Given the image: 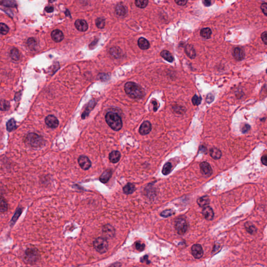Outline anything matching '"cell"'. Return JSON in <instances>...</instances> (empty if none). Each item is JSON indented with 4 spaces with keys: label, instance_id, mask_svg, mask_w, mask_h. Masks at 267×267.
<instances>
[{
    "label": "cell",
    "instance_id": "cell-40",
    "mask_svg": "<svg viewBox=\"0 0 267 267\" xmlns=\"http://www.w3.org/2000/svg\"><path fill=\"white\" fill-rule=\"evenodd\" d=\"M135 246H135L136 248L139 251H142L143 250H144L145 247V245L144 244H142V243L139 242H136V243L135 244Z\"/></svg>",
    "mask_w": 267,
    "mask_h": 267
},
{
    "label": "cell",
    "instance_id": "cell-21",
    "mask_svg": "<svg viewBox=\"0 0 267 267\" xmlns=\"http://www.w3.org/2000/svg\"><path fill=\"white\" fill-rule=\"evenodd\" d=\"M210 154L212 158L215 160L220 159L222 156V152L219 149L216 148H212L210 150Z\"/></svg>",
    "mask_w": 267,
    "mask_h": 267
},
{
    "label": "cell",
    "instance_id": "cell-10",
    "mask_svg": "<svg viewBox=\"0 0 267 267\" xmlns=\"http://www.w3.org/2000/svg\"><path fill=\"white\" fill-rule=\"evenodd\" d=\"M152 125L150 122L145 121L140 126L139 132L141 135H146L150 133L151 131Z\"/></svg>",
    "mask_w": 267,
    "mask_h": 267
},
{
    "label": "cell",
    "instance_id": "cell-8",
    "mask_svg": "<svg viewBox=\"0 0 267 267\" xmlns=\"http://www.w3.org/2000/svg\"><path fill=\"white\" fill-rule=\"evenodd\" d=\"M45 123L47 126L52 129L56 128L59 124V122L58 121V119L52 115H49L46 116L45 119Z\"/></svg>",
    "mask_w": 267,
    "mask_h": 267
},
{
    "label": "cell",
    "instance_id": "cell-44",
    "mask_svg": "<svg viewBox=\"0 0 267 267\" xmlns=\"http://www.w3.org/2000/svg\"><path fill=\"white\" fill-rule=\"evenodd\" d=\"M261 39L263 41V43L266 45L267 44V31H265L261 34Z\"/></svg>",
    "mask_w": 267,
    "mask_h": 267
},
{
    "label": "cell",
    "instance_id": "cell-32",
    "mask_svg": "<svg viewBox=\"0 0 267 267\" xmlns=\"http://www.w3.org/2000/svg\"><path fill=\"white\" fill-rule=\"evenodd\" d=\"M9 31V28L4 23H0V33L3 35H6Z\"/></svg>",
    "mask_w": 267,
    "mask_h": 267
},
{
    "label": "cell",
    "instance_id": "cell-27",
    "mask_svg": "<svg viewBox=\"0 0 267 267\" xmlns=\"http://www.w3.org/2000/svg\"><path fill=\"white\" fill-rule=\"evenodd\" d=\"M8 203L5 199L0 197V212H4L8 210Z\"/></svg>",
    "mask_w": 267,
    "mask_h": 267
},
{
    "label": "cell",
    "instance_id": "cell-46",
    "mask_svg": "<svg viewBox=\"0 0 267 267\" xmlns=\"http://www.w3.org/2000/svg\"><path fill=\"white\" fill-rule=\"evenodd\" d=\"M202 3L205 6H210L212 4L211 1H210V0H203Z\"/></svg>",
    "mask_w": 267,
    "mask_h": 267
},
{
    "label": "cell",
    "instance_id": "cell-29",
    "mask_svg": "<svg viewBox=\"0 0 267 267\" xmlns=\"http://www.w3.org/2000/svg\"><path fill=\"white\" fill-rule=\"evenodd\" d=\"M172 166L171 163L167 162L164 165L162 170V173H163L164 175H168L172 171Z\"/></svg>",
    "mask_w": 267,
    "mask_h": 267
},
{
    "label": "cell",
    "instance_id": "cell-33",
    "mask_svg": "<svg viewBox=\"0 0 267 267\" xmlns=\"http://www.w3.org/2000/svg\"><path fill=\"white\" fill-rule=\"evenodd\" d=\"M105 24H106L105 20L103 18H98L96 20V24L97 27L100 29L103 28L105 26Z\"/></svg>",
    "mask_w": 267,
    "mask_h": 267
},
{
    "label": "cell",
    "instance_id": "cell-2",
    "mask_svg": "<svg viewBox=\"0 0 267 267\" xmlns=\"http://www.w3.org/2000/svg\"><path fill=\"white\" fill-rule=\"evenodd\" d=\"M106 121L108 125L113 130L119 131L123 126L121 118L117 113L113 112H108L106 114Z\"/></svg>",
    "mask_w": 267,
    "mask_h": 267
},
{
    "label": "cell",
    "instance_id": "cell-20",
    "mask_svg": "<svg viewBox=\"0 0 267 267\" xmlns=\"http://www.w3.org/2000/svg\"><path fill=\"white\" fill-rule=\"evenodd\" d=\"M103 232L106 237H111L113 236L114 230L111 225H106L103 228Z\"/></svg>",
    "mask_w": 267,
    "mask_h": 267
},
{
    "label": "cell",
    "instance_id": "cell-18",
    "mask_svg": "<svg viewBox=\"0 0 267 267\" xmlns=\"http://www.w3.org/2000/svg\"><path fill=\"white\" fill-rule=\"evenodd\" d=\"M139 47L142 50H147L149 48L150 43L147 39L144 38H140L138 40Z\"/></svg>",
    "mask_w": 267,
    "mask_h": 267
},
{
    "label": "cell",
    "instance_id": "cell-14",
    "mask_svg": "<svg viewBox=\"0 0 267 267\" xmlns=\"http://www.w3.org/2000/svg\"><path fill=\"white\" fill-rule=\"evenodd\" d=\"M51 37L53 40L56 43H59L63 40L64 39V35L61 31L56 29L52 31L51 33Z\"/></svg>",
    "mask_w": 267,
    "mask_h": 267
},
{
    "label": "cell",
    "instance_id": "cell-34",
    "mask_svg": "<svg viewBox=\"0 0 267 267\" xmlns=\"http://www.w3.org/2000/svg\"><path fill=\"white\" fill-rule=\"evenodd\" d=\"M148 4V1L147 0H139L135 1V4L138 8H146Z\"/></svg>",
    "mask_w": 267,
    "mask_h": 267
},
{
    "label": "cell",
    "instance_id": "cell-28",
    "mask_svg": "<svg viewBox=\"0 0 267 267\" xmlns=\"http://www.w3.org/2000/svg\"><path fill=\"white\" fill-rule=\"evenodd\" d=\"M10 56L12 58V60L14 61H18L20 58V54L19 51L17 49L13 48L11 50L10 52Z\"/></svg>",
    "mask_w": 267,
    "mask_h": 267
},
{
    "label": "cell",
    "instance_id": "cell-6",
    "mask_svg": "<svg viewBox=\"0 0 267 267\" xmlns=\"http://www.w3.org/2000/svg\"><path fill=\"white\" fill-rule=\"evenodd\" d=\"M78 162L81 168L84 170H88L91 166V160L86 156H80L78 159Z\"/></svg>",
    "mask_w": 267,
    "mask_h": 267
},
{
    "label": "cell",
    "instance_id": "cell-36",
    "mask_svg": "<svg viewBox=\"0 0 267 267\" xmlns=\"http://www.w3.org/2000/svg\"><path fill=\"white\" fill-rule=\"evenodd\" d=\"M174 213H175V212L173 211L172 210L167 209L165 210L164 211L162 212L161 214H160V215L162 217H163L167 218L169 217L171 215H173Z\"/></svg>",
    "mask_w": 267,
    "mask_h": 267
},
{
    "label": "cell",
    "instance_id": "cell-45",
    "mask_svg": "<svg viewBox=\"0 0 267 267\" xmlns=\"http://www.w3.org/2000/svg\"><path fill=\"white\" fill-rule=\"evenodd\" d=\"M213 99H214V97H213V95L211 94H208L207 96V99H206L207 102L208 103H210L212 102L213 101Z\"/></svg>",
    "mask_w": 267,
    "mask_h": 267
},
{
    "label": "cell",
    "instance_id": "cell-48",
    "mask_svg": "<svg viewBox=\"0 0 267 267\" xmlns=\"http://www.w3.org/2000/svg\"><path fill=\"white\" fill-rule=\"evenodd\" d=\"M46 12H48V13H51V12H53V10H54V8L52 6H48V7H46Z\"/></svg>",
    "mask_w": 267,
    "mask_h": 267
},
{
    "label": "cell",
    "instance_id": "cell-7",
    "mask_svg": "<svg viewBox=\"0 0 267 267\" xmlns=\"http://www.w3.org/2000/svg\"><path fill=\"white\" fill-rule=\"evenodd\" d=\"M200 171L205 176L209 177L212 174V169L209 164L207 162H202L200 164Z\"/></svg>",
    "mask_w": 267,
    "mask_h": 267
},
{
    "label": "cell",
    "instance_id": "cell-17",
    "mask_svg": "<svg viewBox=\"0 0 267 267\" xmlns=\"http://www.w3.org/2000/svg\"><path fill=\"white\" fill-rule=\"evenodd\" d=\"M123 192L125 194H132L136 190V187L134 184L131 183H129L123 187Z\"/></svg>",
    "mask_w": 267,
    "mask_h": 267
},
{
    "label": "cell",
    "instance_id": "cell-26",
    "mask_svg": "<svg viewBox=\"0 0 267 267\" xmlns=\"http://www.w3.org/2000/svg\"><path fill=\"white\" fill-rule=\"evenodd\" d=\"M116 13L119 16H124L126 14V10L124 6L121 4L117 5L116 8Z\"/></svg>",
    "mask_w": 267,
    "mask_h": 267
},
{
    "label": "cell",
    "instance_id": "cell-47",
    "mask_svg": "<svg viewBox=\"0 0 267 267\" xmlns=\"http://www.w3.org/2000/svg\"><path fill=\"white\" fill-rule=\"evenodd\" d=\"M261 162L262 163L265 165H267V157L266 155L263 156L261 158Z\"/></svg>",
    "mask_w": 267,
    "mask_h": 267
},
{
    "label": "cell",
    "instance_id": "cell-11",
    "mask_svg": "<svg viewBox=\"0 0 267 267\" xmlns=\"http://www.w3.org/2000/svg\"><path fill=\"white\" fill-rule=\"evenodd\" d=\"M75 26L76 29L79 31L84 32L88 29V25L86 21L83 19H78L75 21Z\"/></svg>",
    "mask_w": 267,
    "mask_h": 267
},
{
    "label": "cell",
    "instance_id": "cell-13",
    "mask_svg": "<svg viewBox=\"0 0 267 267\" xmlns=\"http://www.w3.org/2000/svg\"><path fill=\"white\" fill-rule=\"evenodd\" d=\"M202 212L204 217L206 220L210 221L213 219L214 212L212 209L209 206H207L204 207Z\"/></svg>",
    "mask_w": 267,
    "mask_h": 267
},
{
    "label": "cell",
    "instance_id": "cell-4",
    "mask_svg": "<svg viewBox=\"0 0 267 267\" xmlns=\"http://www.w3.org/2000/svg\"><path fill=\"white\" fill-rule=\"evenodd\" d=\"M94 246L97 252L100 254H103L108 250V243L105 238L99 237L95 240Z\"/></svg>",
    "mask_w": 267,
    "mask_h": 267
},
{
    "label": "cell",
    "instance_id": "cell-12",
    "mask_svg": "<svg viewBox=\"0 0 267 267\" xmlns=\"http://www.w3.org/2000/svg\"><path fill=\"white\" fill-rule=\"evenodd\" d=\"M233 56L237 61H242L245 58V52L242 49L237 47L233 51Z\"/></svg>",
    "mask_w": 267,
    "mask_h": 267
},
{
    "label": "cell",
    "instance_id": "cell-31",
    "mask_svg": "<svg viewBox=\"0 0 267 267\" xmlns=\"http://www.w3.org/2000/svg\"><path fill=\"white\" fill-rule=\"evenodd\" d=\"M0 4L6 7H16L17 5L15 1H2L0 2Z\"/></svg>",
    "mask_w": 267,
    "mask_h": 267
},
{
    "label": "cell",
    "instance_id": "cell-3",
    "mask_svg": "<svg viewBox=\"0 0 267 267\" xmlns=\"http://www.w3.org/2000/svg\"><path fill=\"white\" fill-rule=\"evenodd\" d=\"M26 142L33 147H39L44 144V139L36 133H29L26 136Z\"/></svg>",
    "mask_w": 267,
    "mask_h": 267
},
{
    "label": "cell",
    "instance_id": "cell-16",
    "mask_svg": "<svg viewBox=\"0 0 267 267\" xmlns=\"http://www.w3.org/2000/svg\"><path fill=\"white\" fill-rule=\"evenodd\" d=\"M112 171L111 170H106L100 176L99 180L102 183H106L109 181L110 179H111L112 177Z\"/></svg>",
    "mask_w": 267,
    "mask_h": 267
},
{
    "label": "cell",
    "instance_id": "cell-35",
    "mask_svg": "<svg viewBox=\"0 0 267 267\" xmlns=\"http://www.w3.org/2000/svg\"><path fill=\"white\" fill-rule=\"evenodd\" d=\"M245 226L247 231H248V232L250 233H251V234L254 233L256 231V229L254 225L252 224V223H246Z\"/></svg>",
    "mask_w": 267,
    "mask_h": 267
},
{
    "label": "cell",
    "instance_id": "cell-1",
    "mask_svg": "<svg viewBox=\"0 0 267 267\" xmlns=\"http://www.w3.org/2000/svg\"><path fill=\"white\" fill-rule=\"evenodd\" d=\"M125 92L133 99H141L145 96L144 91L142 88L133 82H128L124 86Z\"/></svg>",
    "mask_w": 267,
    "mask_h": 267
},
{
    "label": "cell",
    "instance_id": "cell-38",
    "mask_svg": "<svg viewBox=\"0 0 267 267\" xmlns=\"http://www.w3.org/2000/svg\"><path fill=\"white\" fill-rule=\"evenodd\" d=\"M27 44H28V46H29L30 48L34 49L36 47V41L35 39L33 38H30L28 39Z\"/></svg>",
    "mask_w": 267,
    "mask_h": 267
},
{
    "label": "cell",
    "instance_id": "cell-41",
    "mask_svg": "<svg viewBox=\"0 0 267 267\" xmlns=\"http://www.w3.org/2000/svg\"><path fill=\"white\" fill-rule=\"evenodd\" d=\"M21 213V209L18 210L16 212L15 214V215L14 216V217L13 218V219H12V222H15L17 220L18 218L19 217V215H20Z\"/></svg>",
    "mask_w": 267,
    "mask_h": 267
},
{
    "label": "cell",
    "instance_id": "cell-24",
    "mask_svg": "<svg viewBox=\"0 0 267 267\" xmlns=\"http://www.w3.org/2000/svg\"><path fill=\"white\" fill-rule=\"evenodd\" d=\"M200 36L206 39H209L212 35V31L209 28H202L200 32Z\"/></svg>",
    "mask_w": 267,
    "mask_h": 267
},
{
    "label": "cell",
    "instance_id": "cell-30",
    "mask_svg": "<svg viewBox=\"0 0 267 267\" xmlns=\"http://www.w3.org/2000/svg\"><path fill=\"white\" fill-rule=\"evenodd\" d=\"M10 108V104L5 100H0V110L8 111Z\"/></svg>",
    "mask_w": 267,
    "mask_h": 267
},
{
    "label": "cell",
    "instance_id": "cell-37",
    "mask_svg": "<svg viewBox=\"0 0 267 267\" xmlns=\"http://www.w3.org/2000/svg\"><path fill=\"white\" fill-rule=\"evenodd\" d=\"M202 98L201 97L198 96L197 95H195L192 99V103L194 106H199L202 102Z\"/></svg>",
    "mask_w": 267,
    "mask_h": 267
},
{
    "label": "cell",
    "instance_id": "cell-9",
    "mask_svg": "<svg viewBox=\"0 0 267 267\" xmlns=\"http://www.w3.org/2000/svg\"><path fill=\"white\" fill-rule=\"evenodd\" d=\"M192 253L196 259H199L204 255V251L202 246L199 244H195L192 247Z\"/></svg>",
    "mask_w": 267,
    "mask_h": 267
},
{
    "label": "cell",
    "instance_id": "cell-5",
    "mask_svg": "<svg viewBox=\"0 0 267 267\" xmlns=\"http://www.w3.org/2000/svg\"><path fill=\"white\" fill-rule=\"evenodd\" d=\"M175 227L179 234H184L186 233L188 228L186 221L183 218L176 219L175 221Z\"/></svg>",
    "mask_w": 267,
    "mask_h": 267
},
{
    "label": "cell",
    "instance_id": "cell-39",
    "mask_svg": "<svg viewBox=\"0 0 267 267\" xmlns=\"http://www.w3.org/2000/svg\"><path fill=\"white\" fill-rule=\"evenodd\" d=\"M241 131L243 133H246L250 131V126L249 124H245L244 125H242V126L241 127Z\"/></svg>",
    "mask_w": 267,
    "mask_h": 267
},
{
    "label": "cell",
    "instance_id": "cell-25",
    "mask_svg": "<svg viewBox=\"0 0 267 267\" xmlns=\"http://www.w3.org/2000/svg\"><path fill=\"white\" fill-rule=\"evenodd\" d=\"M17 128V126L16 125V121H15V119H12L9 120L7 124H6L7 131L10 132L14 131V130H15Z\"/></svg>",
    "mask_w": 267,
    "mask_h": 267
},
{
    "label": "cell",
    "instance_id": "cell-15",
    "mask_svg": "<svg viewBox=\"0 0 267 267\" xmlns=\"http://www.w3.org/2000/svg\"><path fill=\"white\" fill-rule=\"evenodd\" d=\"M121 157V154L119 151H113L109 154L110 161L113 164H116L119 161Z\"/></svg>",
    "mask_w": 267,
    "mask_h": 267
},
{
    "label": "cell",
    "instance_id": "cell-49",
    "mask_svg": "<svg viewBox=\"0 0 267 267\" xmlns=\"http://www.w3.org/2000/svg\"><path fill=\"white\" fill-rule=\"evenodd\" d=\"M152 103L154 104V111H156L157 109H158V106H157V103L156 101H153L152 102Z\"/></svg>",
    "mask_w": 267,
    "mask_h": 267
},
{
    "label": "cell",
    "instance_id": "cell-23",
    "mask_svg": "<svg viewBox=\"0 0 267 267\" xmlns=\"http://www.w3.org/2000/svg\"><path fill=\"white\" fill-rule=\"evenodd\" d=\"M160 55H161L162 58H164V60L167 61V62H169L170 63H172L174 61V58H173V56L167 50H163L161 52Z\"/></svg>",
    "mask_w": 267,
    "mask_h": 267
},
{
    "label": "cell",
    "instance_id": "cell-19",
    "mask_svg": "<svg viewBox=\"0 0 267 267\" xmlns=\"http://www.w3.org/2000/svg\"><path fill=\"white\" fill-rule=\"evenodd\" d=\"M185 52L187 56L190 59H194L196 57V52L194 47L192 45L188 44L185 48Z\"/></svg>",
    "mask_w": 267,
    "mask_h": 267
},
{
    "label": "cell",
    "instance_id": "cell-50",
    "mask_svg": "<svg viewBox=\"0 0 267 267\" xmlns=\"http://www.w3.org/2000/svg\"><path fill=\"white\" fill-rule=\"evenodd\" d=\"M121 265L119 263H116V264H114L113 265H112L111 267H119V265Z\"/></svg>",
    "mask_w": 267,
    "mask_h": 267
},
{
    "label": "cell",
    "instance_id": "cell-22",
    "mask_svg": "<svg viewBox=\"0 0 267 267\" xmlns=\"http://www.w3.org/2000/svg\"><path fill=\"white\" fill-rule=\"evenodd\" d=\"M209 198L207 196H202L197 200V204L200 207H205L209 204Z\"/></svg>",
    "mask_w": 267,
    "mask_h": 267
},
{
    "label": "cell",
    "instance_id": "cell-43",
    "mask_svg": "<svg viewBox=\"0 0 267 267\" xmlns=\"http://www.w3.org/2000/svg\"><path fill=\"white\" fill-rule=\"evenodd\" d=\"M175 2L177 5L180 6L185 5L187 2V0H175Z\"/></svg>",
    "mask_w": 267,
    "mask_h": 267
},
{
    "label": "cell",
    "instance_id": "cell-42",
    "mask_svg": "<svg viewBox=\"0 0 267 267\" xmlns=\"http://www.w3.org/2000/svg\"><path fill=\"white\" fill-rule=\"evenodd\" d=\"M261 9L263 14L267 16V4L266 3H264L261 4Z\"/></svg>",
    "mask_w": 267,
    "mask_h": 267
}]
</instances>
